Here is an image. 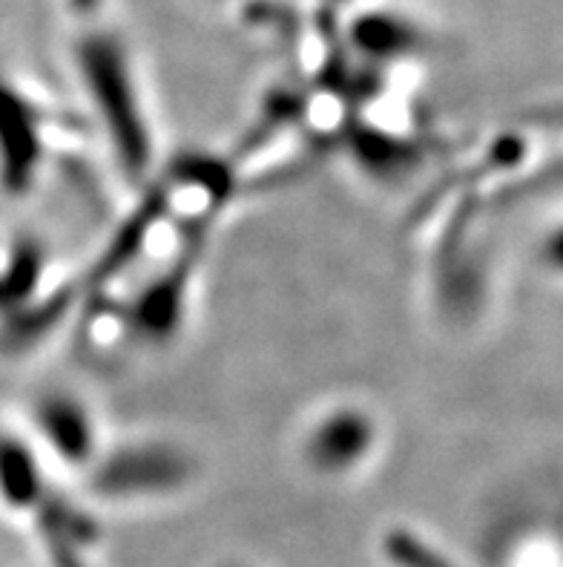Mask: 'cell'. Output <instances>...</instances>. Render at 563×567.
<instances>
[{"instance_id": "obj_3", "label": "cell", "mask_w": 563, "mask_h": 567, "mask_svg": "<svg viewBox=\"0 0 563 567\" xmlns=\"http://www.w3.org/2000/svg\"><path fill=\"white\" fill-rule=\"evenodd\" d=\"M93 478V489L110 502H144L179 493L192 478V464L176 446L142 441L124 444L98 455L86 470Z\"/></svg>"}, {"instance_id": "obj_4", "label": "cell", "mask_w": 563, "mask_h": 567, "mask_svg": "<svg viewBox=\"0 0 563 567\" xmlns=\"http://www.w3.org/2000/svg\"><path fill=\"white\" fill-rule=\"evenodd\" d=\"M50 118L32 95L0 81V187L12 196L32 190L46 162Z\"/></svg>"}, {"instance_id": "obj_5", "label": "cell", "mask_w": 563, "mask_h": 567, "mask_svg": "<svg viewBox=\"0 0 563 567\" xmlns=\"http://www.w3.org/2000/svg\"><path fill=\"white\" fill-rule=\"evenodd\" d=\"M32 426L38 444L61 467L90 470L104 453L95 415L81 398L70 392H46L32 406Z\"/></svg>"}, {"instance_id": "obj_2", "label": "cell", "mask_w": 563, "mask_h": 567, "mask_svg": "<svg viewBox=\"0 0 563 567\" xmlns=\"http://www.w3.org/2000/svg\"><path fill=\"white\" fill-rule=\"evenodd\" d=\"M377 412L357 401L331 403L302 430L300 458L322 482H348L372 467L379 453Z\"/></svg>"}, {"instance_id": "obj_1", "label": "cell", "mask_w": 563, "mask_h": 567, "mask_svg": "<svg viewBox=\"0 0 563 567\" xmlns=\"http://www.w3.org/2000/svg\"><path fill=\"white\" fill-rule=\"evenodd\" d=\"M79 66L90 107L98 118L115 167L133 185L150 182L156 162V127L124 52L110 38H93L84 43Z\"/></svg>"}, {"instance_id": "obj_6", "label": "cell", "mask_w": 563, "mask_h": 567, "mask_svg": "<svg viewBox=\"0 0 563 567\" xmlns=\"http://www.w3.org/2000/svg\"><path fill=\"white\" fill-rule=\"evenodd\" d=\"M225 567H248V565H225Z\"/></svg>"}]
</instances>
